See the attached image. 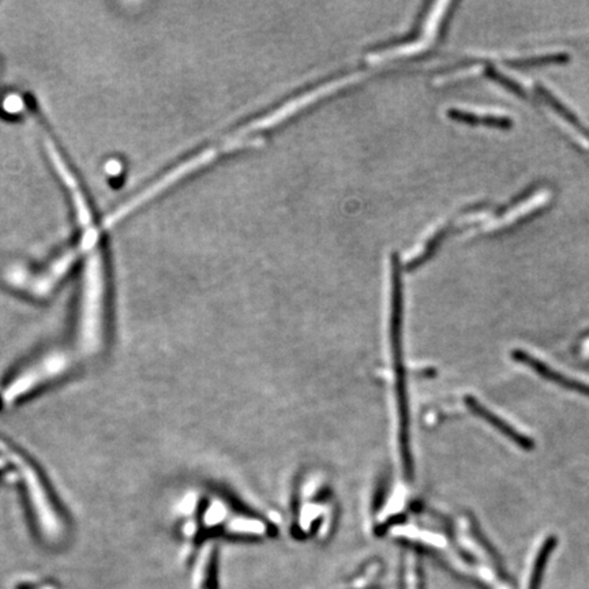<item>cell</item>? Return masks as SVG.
Returning a JSON list of instances; mask_svg holds the SVG:
<instances>
[{
    "instance_id": "1",
    "label": "cell",
    "mask_w": 589,
    "mask_h": 589,
    "mask_svg": "<svg viewBox=\"0 0 589 589\" xmlns=\"http://www.w3.org/2000/svg\"><path fill=\"white\" fill-rule=\"evenodd\" d=\"M107 282L104 259L93 254L89 261L83 287L78 342L86 355L100 352L106 340Z\"/></svg>"
},
{
    "instance_id": "2",
    "label": "cell",
    "mask_w": 589,
    "mask_h": 589,
    "mask_svg": "<svg viewBox=\"0 0 589 589\" xmlns=\"http://www.w3.org/2000/svg\"><path fill=\"white\" fill-rule=\"evenodd\" d=\"M69 368V360L60 353H52L41 362L30 366L21 373L4 390V399L6 403H17L30 396L57 377L65 373Z\"/></svg>"
},
{
    "instance_id": "3",
    "label": "cell",
    "mask_w": 589,
    "mask_h": 589,
    "mask_svg": "<svg viewBox=\"0 0 589 589\" xmlns=\"http://www.w3.org/2000/svg\"><path fill=\"white\" fill-rule=\"evenodd\" d=\"M25 484L28 489L29 499L31 507L35 510L36 520L40 525L43 533H48V536H55L60 530L59 518H57L56 510L52 507L51 499L47 496L46 489L41 483L40 478L35 471L26 467Z\"/></svg>"
},
{
    "instance_id": "4",
    "label": "cell",
    "mask_w": 589,
    "mask_h": 589,
    "mask_svg": "<svg viewBox=\"0 0 589 589\" xmlns=\"http://www.w3.org/2000/svg\"><path fill=\"white\" fill-rule=\"evenodd\" d=\"M512 356L515 358V362L527 365L528 368L535 370V373L543 377V378L549 379V381L554 382V384L559 385V386L565 387V389L575 390V392L581 393L584 396L589 397V385L576 381V379L565 377L564 374L559 373V371L552 370L549 366L541 362L539 359L533 358L530 353L524 352V351H515V352H512Z\"/></svg>"
},
{
    "instance_id": "5",
    "label": "cell",
    "mask_w": 589,
    "mask_h": 589,
    "mask_svg": "<svg viewBox=\"0 0 589 589\" xmlns=\"http://www.w3.org/2000/svg\"><path fill=\"white\" fill-rule=\"evenodd\" d=\"M468 407L476 413V415L481 416L484 420L489 421L491 426L497 429V430L501 431L504 436H507V438L512 439L515 444H517L521 449L524 450H533L535 447V442L533 439L528 438L527 436L518 433L515 429H513V426H510L509 423L504 420V419L497 416L496 413L489 412L487 408H484L483 405L479 404L473 397H467L465 399Z\"/></svg>"
},
{
    "instance_id": "6",
    "label": "cell",
    "mask_w": 589,
    "mask_h": 589,
    "mask_svg": "<svg viewBox=\"0 0 589 589\" xmlns=\"http://www.w3.org/2000/svg\"><path fill=\"white\" fill-rule=\"evenodd\" d=\"M447 115L453 117V119L470 123V125H486L501 128H507L512 126V122L507 117H494V115H476L472 114V112L458 111V109H450Z\"/></svg>"
},
{
    "instance_id": "7",
    "label": "cell",
    "mask_w": 589,
    "mask_h": 589,
    "mask_svg": "<svg viewBox=\"0 0 589 589\" xmlns=\"http://www.w3.org/2000/svg\"><path fill=\"white\" fill-rule=\"evenodd\" d=\"M538 91L539 93L541 94V97H543L544 100L549 103V106L551 107V108H554L555 111L559 112V114L561 115V117H564L567 122H569L573 127L577 128L581 134L589 137L588 131H586V128L581 125L580 120H578L577 117L573 115V112H570L569 109H567V107H565L564 104H562L561 101L557 99V97L552 96V94L550 93L546 88H543V86H539Z\"/></svg>"
},
{
    "instance_id": "8",
    "label": "cell",
    "mask_w": 589,
    "mask_h": 589,
    "mask_svg": "<svg viewBox=\"0 0 589 589\" xmlns=\"http://www.w3.org/2000/svg\"><path fill=\"white\" fill-rule=\"evenodd\" d=\"M0 467H2V462H0Z\"/></svg>"
}]
</instances>
